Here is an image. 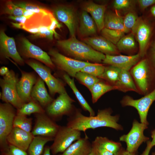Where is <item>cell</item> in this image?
Wrapping results in <instances>:
<instances>
[{
	"mask_svg": "<svg viewBox=\"0 0 155 155\" xmlns=\"http://www.w3.org/2000/svg\"><path fill=\"white\" fill-rule=\"evenodd\" d=\"M110 108L99 110L96 116H87L76 110L68 119L67 126L84 132L88 129H94L101 127L111 128L117 130H122L123 127L118 123V115H112Z\"/></svg>",
	"mask_w": 155,
	"mask_h": 155,
	"instance_id": "obj_1",
	"label": "cell"
},
{
	"mask_svg": "<svg viewBox=\"0 0 155 155\" xmlns=\"http://www.w3.org/2000/svg\"><path fill=\"white\" fill-rule=\"evenodd\" d=\"M57 44L65 53L76 60L98 63L102 61L105 57L104 54L95 50L84 42L79 41L75 37L57 41Z\"/></svg>",
	"mask_w": 155,
	"mask_h": 155,
	"instance_id": "obj_2",
	"label": "cell"
},
{
	"mask_svg": "<svg viewBox=\"0 0 155 155\" xmlns=\"http://www.w3.org/2000/svg\"><path fill=\"white\" fill-rule=\"evenodd\" d=\"M139 91L145 95L155 89V69L145 57L130 70Z\"/></svg>",
	"mask_w": 155,
	"mask_h": 155,
	"instance_id": "obj_3",
	"label": "cell"
},
{
	"mask_svg": "<svg viewBox=\"0 0 155 155\" xmlns=\"http://www.w3.org/2000/svg\"><path fill=\"white\" fill-rule=\"evenodd\" d=\"M19 80L18 75L11 70L0 79L2 90L0 94L1 98L3 101L11 104L17 110L25 103L20 98L17 92L16 84Z\"/></svg>",
	"mask_w": 155,
	"mask_h": 155,
	"instance_id": "obj_4",
	"label": "cell"
},
{
	"mask_svg": "<svg viewBox=\"0 0 155 155\" xmlns=\"http://www.w3.org/2000/svg\"><path fill=\"white\" fill-rule=\"evenodd\" d=\"M131 33L138 42V53L141 58H144L149 45L155 35V24L148 18H139Z\"/></svg>",
	"mask_w": 155,
	"mask_h": 155,
	"instance_id": "obj_5",
	"label": "cell"
},
{
	"mask_svg": "<svg viewBox=\"0 0 155 155\" xmlns=\"http://www.w3.org/2000/svg\"><path fill=\"white\" fill-rule=\"evenodd\" d=\"M81 131L67 126H60L50 147L53 155L64 152L72 143L81 138Z\"/></svg>",
	"mask_w": 155,
	"mask_h": 155,
	"instance_id": "obj_6",
	"label": "cell"
},
{
	"mask_svg": "<svg viewBox=\"0 0 155 155\" xmlns=\"http://www.w3.org/2000/svg\"><path fill=\"white\" fill-rule=\"evenodd\" d=\"M48 53L55 66L73 77L85 66L94 63L67 57L54 49L50 50Z\"/></svg>",
	"mask_w": 155,
	"mask_h": 155,
	"instance_id": "obj_7",
	"label": "cell"
},
{
	"mask_svg": "<svg viewBox=\"0 0 155 155\" xmlns=\"http://www.w3.org/2000/svg\"><path fill=\"white\" fill-rule=\"evenodd\" d=\"M148 128V125L140 123L134 119L130 131L127 134L121 136L119 137V140L126 143L127 151L133 154H136L142 144L149 140V138L144 134V130Z\"/></svg>",
	"mask_w": 155,
	"mask_h": 155,
	"instance_id": "obj_8",
	"label": "cell"
},
{
	"mask_svg": "<svg viewBox=\"0 0 155 155\" xmlns=\"http://www.w3.org/2000/svg\"><path fill=\"white\" fill-rule=\"evenodd\" d=\"M13 106L5 102L0 104V144L1 150L8 144L7 138L12 130L14 119L16 115Z\"/></svg>",
	"mask_w": 155,
	"mask_h": 155,
	"instance_id": "obj_9",
	"label": "cell"
},
{
	"mask_svg": "<svg viewBox=\"0 0 155 155\" xmlns=\"http://www.w3.org/2000/svg\"><path fill=\"white\" fill-rule=\"evenodd\" d=\"M155 101V89L149 93L144 95L142 98L134 99L129 96H124L121 101L122 106H131L137 111L141 123L148 125L147 120L148 113L149 108Z\"/></svg>",
	"mask_w": 155,
	"mask_h": 155,
	"instance_id": "obj_10",
	"label": "cell"
},
{
	"mask_svg": "<svg viewBox=\"0 0 155 155\" xmlns=\"http://www.w3.org/2000/svg\"><path fill=\"white\" fill-rule=\"evenodd\" d=\"M74 102L66 92L60 94L47 106V113L49 116L53 118H58L64 115L70 116L74 112L73 105Z\"/></svg>",
	"mask_w": 155,
	"mask_h": 155,
	"instance_id": "obj_11",
	"label": "cell"
},
{
	"mask_svg": "<svg viewBox=\"0 0 155 155\" xmlns=\"http://www.w3.org/2000/svg\"><path fill=\"white\" fill-rule=\"evenodd\" d=\"M53 11L56 18L67 27L71 37H75L79 20L75 9L70 6L61 5L56 7Z\"/></svg>",
	"mask_w": 155,
	"mask_h": 155,
	"instance_id": "obj_12",
	"label": "cell"
},
{
	"mask_svg": "<svg viewBox=\"0 0 155 155\" xmlns=\"http://www.w3.org/2000/svg\"><path fill=\"white\" fill-rule=\"evenodd\" d=\"M60 127L45 113L36 114V121L31 132L34 136L54 137Z\"/></svg>",
	"mask_w": 155,
	"mask_h": 155,
	"instance_id": "obj_13",
	"label": "cell"
},
{
	"mask_svg": "<svg viewBox=\"0 0 155 155\" xmlns=\"http://www.w3.org/2000/svg\"><path fill=\"white\" fill-rule=\"evenodd\" d=\"M22 53L24 56L36 59L53 69L55 66L50 56L39 47L30 42L27 38H24L22 40Z\"/></svg>",
	"mask_w": 155,
	"mask_h": 155,
	"instance_id": "obj_14",
	"label": "cell"
},
{
	"mask_svg": "<svg viewBox=\"0 0 155 155\" xmlns=\"http://www.w3.org/2000/svg\"><path fill=\"white\" fill-rule=\"evenodd\" d=\"M20 70L21 76L16 84L17 90L20 98L26 103L32 99L31 96V91L38 78L33 72Z\"/></svg>",
	"mask_w": 155,
	"mask_h": 155,
	"instance_id": "obj_15",
	"label": "cell"
},
{
	"mask_svg": "<svg viewBox=\"0 0 155 155\" xmlns=\"http://www.w3.org/2000/svg\"><path fill=\"white\" fill-rule=\"evenodd\" d=\"M0 54L6 58H10L20 65L24 64V60L18 52L14 39L8 36L3 30L0 32Z\"/></svg>",
	"mask_w": 155,
	"mask_h": 155,
	"instance_id": "obj_16",
	"label": "cell"
},
{
	"mask_svg": "<svg viewBox=\"0 0 155 155\" xmlns=\"http://www.w3.org/2000/svg\"><path fill=\"white\" fill-rule=\"evenodd\" d=\"M141 58L138 53L129 56L106 55L102 62L104 64L116 67L121 70L129 71L140 61Z\"/></svg>",
	"mask_w": 155,
	"mask_h": 155,
	"instance_id": "obj_17",
	"label": "cell"
},
{
	"mask_svg": "<svg viewBox=\"0 0 155 155\" xmlns=\"http://www.w3.org/2000/svg\"><path fill=\"white\" fill-rule=\"evenodd\" d=\"M83 41L95 50L105 55H119L116 46L102 36L86 37L83 39Z\"/></svg>",
	"mask_w": 155,
	"mask_h": 155,
	"instance_id": "obj_18",
	"label": "cell"
},
{
	"mask_svg": "<svg viewBox=\"0 0 155 155\" xmlns=\"http://www.w3.org/2000/svg\"><path fill=\"white\" fill-rule=\"evenodd\" d=\"M31 133L18 127H13L7 138L8 144L26 151L34 137Z\"/></svg>",
	"mask_w": 155,
	"mask_h": 155,
	"instance_id": "obj_19",
	"label": "cell"
},
{
	"mask_svg": "<svg viewBox=\"0 0 155 155\" xmlns=\"http://www.w3.org/2000/svg\"><path fill=\"white\" fill-rule=\"evenodd\" d=\"M83 10L90 14L97 26L98 30L101 31L104 28V18L106 7L105 5L96 4L92 1L86 3Z\"/></svg>",
	"mask_w": 155,
	"mask_h": 155,
	"instance_id": "obj_20",
	"label": "cell"
},
{
	"mask_svg": "<svg viewBox=\"0 0 155 155\" xmlns=\"http://www.w3.org/2000/svg\"><path fill=\"white\" fill-rule=\"evenodd\" d=\"M31 96L32 99L43 106H47L53 100L47 91L44 82L40 77L32 88Z\"/></svg>",
	"mask_w": 155,
	"mask_h": 155,
	"instance_id": "obj_21",
	"label": "cell"
},
{
	"mask_svg": "<svg viewBox=\"0 0 155 155\" xmlns=\"http://www.w3.org/2000/svg\"><path fill=\"white\" fill-rule=\"evenodd\" d=\"M79 22L78 30L80 36L88 37L96 34L98 30L96 24L87 12L83 10L80 16Z\"/></svg>",
	"mask_w": 155,
	"mask_h": 155,
	"instance_id": "obj_22",
	"label": "cell"
},
{
	"mask_svg": "<svg viewBox=\"0 0 155 155\" xmlns=\"http://www.w3.org/2000/svg\"><path fill=\"white\" fill-rule=\"evenodd\" d=\"M92 144L86 134L71 144L60 155H88L92 149Z\"/></svg>",
	"mask_w": 155,
	"mask_h": 155,
	"instance_id": "obj_23",
	"label": "cell"
},
{
	"mask_svg": "<svg viewBox=\"0 0 155 155\" xmlns=\"http://www.w3.org/2000/svg\"><path fill=\"white\" fill-rule=\"evenodd\" d=\"M115 86L117 90L123 92L129 91L139 92L129 71L121 70L119 80Z\"/></svg>",
	"mask_w": 155,
	"mask_h": 155,
	"instance_id": "obj_24",
	"label": "cell"
},
{
	"mask_svg": "<svg viewBox=\"0 0 155 155\" xmlns=\"http://www.w3.org/2000/svg\"><path fill=\"white\" fill-rule=\"evenodd\" d=\"M104 23V28L121 31L125 33L129 32L124 27L123 18L117 13L109 12L105 13Z\"/></svg>",
	"mask_w": 155,
	"mask_h": 155,
	"instance_id": "obj_25",
	"label": "cell"
},
{
	"mask_svg": "<svg viewBox=\"0 0 155 155\" xmlns=\"http://www.w3.org/2000/svg\"><path fill=\"white\" fill-rule=\"evenodd\" d=\"M63 77L66 82L73 90L82 108L84 110L89 113L90 116H95L94 111L77 88L74 82V79L71 78L67 74H64Z\"/></svg>",
	"mask_w": 155,
	"mask_h": 155,
	"instance_id": "obj_26",
	"label": "cell"
},
{
	"mask_svg": "<svg viewBox=\"0 0 155 155\" xmlns=\"http://www.w3.org/2000/svg\"><path fill=\"white\" fill-rule=\"evenodd\" d=\"M53 138L42 136H35L28 149L29 155H41L44 147L48 142L53 140Z\"/></svg>",
	"mask_w": 155,
	"mask_h": 155,
	"instance_id": "obj_27",
	"label": "cell"
},
{
	"mask_svg": "<svg viewBox=\"0 0 155 155\" xmlns=\"http://www.w3.org/2000/svg\"><path fill=\"white\" fill-rule=\"evenodd\" d=\"M114 90H117V87L108 83L100 81L96 83L90 90L91 93L93 103H96L106 93Z\"/></svg>",
	"mask_w": 155,
	"mask_h": 155,
	"instance_id": "obj_28",
	"label": "cell"
},
{
	"mask_svg": "<svg viewBox=\"0 0 155 155\" xmlns=\"http://www.w3.org/2000/svg\"><path fill=\"white\" fill-rule=\"evenodd\" d=\"M26 62L46 84L52 75L50 68L35 60H28Z\"/></svg>",
	"mask_w": 155,
	"mask_h": 155,
	"instance_id": "obj_29",
	"label": "cell"
},
{
	"mask_svg": "<svg viewBox=\"0 0 155 155\" xmlns=\"http://www.w3.org/2000/svg\"><path fill=\"white\" fill-rule=\"evenodd\" d=\"M45 111L37 102L32 99L28 102L25 103L20 109H18L16 115L26 116L32 113H42Z\"/></svg>",
	"mask_w": 155,
	"mask_h": 155,
	"instance_id": "obj_30",
	"label": "cell"
},
{
	"mask_svg": "<svg viewBox=\"0 0 155 155\" xmlns=\"http://www.w3.org/2000/svg\"><path fill=\"white\" fill-rule=\"evenodd\" d=\"M135 38L131 32L124 36L116 45L118 50L119 51H129L135 49L136 47Z\"/></svg>",
	"mask_w": 155,
	"mask_h": 155,
	"instance_id": "obj_31",
	"label": "cell"
},
{
	"mask_svg": "<svg viewBox=\"0 0 155 155\" xmlns=\"http://www.w3.org/2000/svg\"><path fill=\"white\" fill-rule=\"evenodd\" d=\"M95 140L101 146L115 155L122 148L121 144L105 137H96Z\"/></svg>",
	"mask_w": 155,
	"mask_h": 155,
	"instance_id": "obj_32",
	"label": "cell"
},
{
	"mask_svg": "<svg viewBox=\"0 0 155 155\" xmlns=\"http://www.w3.org/2000/svg\"><path fill=\"white\" fill-rule=\"evenodd\" d=\"M121 71V69L113 66L105 67L104 72L100 78L115 86L119 80Z\"/></svg>",
	"mask_w": 155,
	"mask_h": 155,
	"instance_id": "obj_33",
	"label": "cell"
},
{
	"mask_svg": "<svg viewBox=\"0 0 155 155\" xmlns=\"http://www.w3.org/2000/svg\"><path fill=\"white\" fill-rule=\"evenodd\" d=\"M46 84L52 95H54L56 93L60 94L66 92L63 83L52 75Z\"/></svg>",
	"mask_w": 155,
	"mask_h": 155,
	"instance_id": "obj_34",
	"label": "cell"
},
{
	"mask_svg": "<svg viewBox=\"0 0 155 155\" xmlns=\"http://www.w3.org/2000/svg\"><path fill=\"white\" fill-rule=\"evenodd\" d=\"M13 127H18L28 132H31L32 119L26 116L16 115L14 120Z\"/></svg>",
	"mask_w": 155,
	"mask_h": 155,
	"instance_id": "obj_35",
	"label": "cell"
},
{
	"mask_svg": "<svg viewBox=\"0 0 155 155\" xmlns=\"http://www.w3.org/2000/svg\"><path fill=\"white\" fill-rule=\"evenodd\" d=\"M102 35L116 45L119 41L125 36L123 31L104 28L101 31Z\"/></svg>",
	"mask_w": 155,
	"mask_h": 155,
	"instance_id": "obj_36",
	"label": "cell"
},
{
	"mask_svg": "<svg viewBox=\"0 0 155 155\" xmlns=\"http://www.w3.org/2000/svg\"><path fill=\"white\" fill-rule=\"evenodd\" d=\"M75 77L89 90L95 84L100 81L98 78L81 71L78 72Z\"/></svg>",
	"mask_w": 155,
	"mask_h": 155,
	"instance_id": "obj_37",
	"label": "cell"
},
{
	"mask_svg": "<svg viewBox=\"0 0 155 155\" xmlns=\"http://www.w3.org/2000/svg\"><path fill=\"white\" fill-rule=\"evenodd\" d=\"M105 66L98 63L86 66L81 71L98 78H100L103 74Z\"/></svg>",
	"mask_w": 155,
	"mask_h": 155,
	"instance_id": "obj_38",
	"label": "cell"
},
{
	"mask_svg": "<svg viewBox=\"0 0 155 155\" xmlns=\"http://www.w3.org/2000/svg\"><path fill=\"white\" fill-rule=\"evenodd\" d=\"M14 3L18 7L26 10L44 16L47 15L48 14L47 11L45 9L36 5L25 2H19Z\"/></svg>",
	"mask_w": 155,
	"mask_h": 155,
	"instance_id": "obj_39",
	"label": "cell"
},
{
	"mask_svg": "<svg viewBox=\"0 0 155 155\" xmlns=\"http://www.w3.org/2000/svg\"><path fill=\"white\" fill-rule=\"evenodd\" d=\"M139 18L134 12L130 11L127 13L123 18L125 28L129 32H131L135 26Z\"/></svg>",
	"mask_w": 155,
	"mask_h": 155,
	"instance_id": "obj_40",
	"label": "cell"
},
{
	"mask_svg": "<svg viewBox=\"0 0 155 155\" xmlns=\"http://www.w3.org/2000/svg\"><path fill=\"white\" fill-rule=\"evenodd\" d=\"M25 10L16 6L11 1H7L5 4L4 12L10 16H23Z\"/></svg>",
	"mask_w": 155,
	"mask_h": 155,
	"instance_id": "obj_41",
	"label": "cell"
},
{
	"mask_svg": "<svg viewBox=\"0 0 155 155\" xmlns=\"http://www.w3.org/2000/svg\"><path fill=\"white\" fill-rule=\"evenodd\" d=\"M145 57L155 69V35L148 48Z\"/></svg>",
	"mask_w": 155,
	"mask_h": 155,
	"instance_id": "obj_42",
	"label": "cell"
},
{
	"mask_svg": "<svg viewBox=\"0 0 155 155\" xmlns=\"http://www.w3.org/2000/svg\"><path fill=\"white\" fill-rule=\"evenodd\" d=\"M1 151V155H28L26 151L9 144Z\"/></svg>",
	"mask_w": 155,
	"mask_h": 155,
	"instance_id": "obj_43",
	"label": "cell"
},
{
	"mask_svg": "<svg viewBox=\"0 0 155 155\" xmlns=\"http://www.w3.org/2000/svg\"><path fill=\"white\" fill-rule=\"evenodd\" d=\"M133 4V1L129 0H115L114 1V8L118 10H126L130 8Z\"/></svg>",
	"mask_w": 155,
	"mask_h": 155,
	"instance_id": "obj_44",
	"label": "cell"
},
{
	"mask_svg": "<svg viewBox=\"0 0 155 155\" xmlns=\"http://www.w3.org/2000/svg\"><path fill=\"white\" fill-rule=\"evenodd\" d=\"M137 2L140 8L143 10L155 5V0H138Z\"/></svg>",
	"mask_w": 155,
	"mask_h": 155,
	"instance_id": "obj_45",
	"label": "cell"
},
{
	"mask_svg": "<svg viewBox=\"0 0 155 155\" xmlns=\"http://www.w3.org/2000/svg\"><path fill=\"white\" fill-rule=\"evenodd\" d=\"M54 33H55L53 32L49 29L46 31L39 32L35 34L34 36L37 37L46 38L52 40Z\"/></svg>",
	"mask_w": 155,
	"mask_h": 155,
	"instance_id": "obj_46",
	"label": "cell"
},
{
	"mask_svg": "<svg viewBox=\"0 0 155 155\" xmlns=\"http://www.w3.org/2000/svg\"><path fill=\"white\" fill-rule=\"evenodd\" d=\"M8 18L24 24H25L27 20L28 19V18L24 16H16L9 15L8 17Z\"/></svg>",
	"mask_w": 155,
	"mask_h": 155,
	"instance_id": "obj_47",
	"label": "cell"
},
{
	"mask_svg": "<svg viewBox=\"0 0 155 155\" xmlns=\"http://www.w3.org/2000/svg\"><path fill=\"white\" fill-rule=\"evenodd\" d=\"M96 143L100 155H115L113 153L108 151L100 146L94 140Z\"/></svg>",
	"mask_w": 155,
	"mask_h": 155,
	"instance_id": "obj_48",
	"label": "cell"
},
{
	"mask_svg": "<svg viewBox=\"0 0 155 155\" xmlns=\"http://www.w3.org/2000/svg\"><path fill=\"white\" fill-rule=\"evenodd\" d=\"M149 13L150 16L148 18L155 24V5L150 7Z\"/></svg>",
	"mask_w": 155,
	"mask_h": 155,
	"instance_id": "obj_49",
	"label": "cell"
},
{
	"mask_svg": "<svg viewBox=\"0 0 155 155\" xmlns=\"http://www.w3.org/2000/svg\"><path fill=\"white\" fill-rule=\"evenodd\" d=\"M92 150L88 155H100L98 149L96 142L94 140L92 142Z\"/></svg>",
	"mask_w": 155,
	"mask_h": 155,
	"instance_id": "obj_50",
	"label": "cell"
},
{
	"mask_svg": "<svg viewBox=\"0 0 155 155\" xmlns=\"http://www.w3.org/2000/svg\"><path fill=\"white\" fill-rule=\"evenodd\" d=\"M150 140H149L146 142L147 146L144 150L143 152L141 155H149L150 150L152 148L150 143Z\"/></svg>",
	"mask_w": 155,
	"mask_h": 155,
	"instance_id": "obj_51",
	"label": "cell"
},
{
	"mask_svg": "<svg viewBox=\"0 0 155 155\" xmlns=\"http://www.w3.org/2000/svg\"><path fill=\"white\" fill-rule=\"evenodd\" d=\"M115 155H137V154H136L131 153L122 147Z\"/></svg>",
	"mask_w": 155,
	"mask_h": 155,
	"instance_id": "obj_52",
	"label": "cell"
},
{
	"mask_svg": "<svg viewBox=\"0 0 155 155\" xmlns=\"http://www.w3.org/2000/svg\"><path fill=\"white\" fill-rule=\"evenodd\" d=\"M9 71L7 67L5 66L2 67L0 69V74L1 76H3L7 74Z\"/></svg>",
	"mask_w": 155,
	"mask_h": 155,
	"instance_id": "obj_53",
	"label": "cell"
},
{
	"mask_svg": "<svg viewBox=\"0 0 155 155\" xmlns=\"http://www.w3.org/2000/svg\"><path fill=\"white\" fill-rule=\"evenodd\" d=\"M151 137L152 138V140L150 141V144L152 148L155 146V129L152 130L151 132Z\"/></svg>",
	"mask_w": 155,
	"mask_h": 155,
	"instance_id": "obj_54",
	"label": "cell"
},
{
	"mask_svg": "<svg viewBox=\"0 0 155 155\" xmlns=\"http://www.w3.org/2000/svg\"><path fill=\"white\" fill-rule=\"evenodd\" d=\"M36 13H35L31 11L25 10L23 13V16L27 17L28 18V19H29Z\"/></svg>",
	"mask_w": 155,
	"mask_h": 155,
	"instance_id": "obj_55",
	"label": "cell"
},
{
	"mask_svg": "<svg viewBox=\"0 0 155 155\" xmlns=\"http://www.w3.org/2000/svg\"><path fill=\"white\" fill-rule=\"evenodd\" d=\"M50 150V147L46 146L44 149L43 155H51Z\"/></svg>",
	"mask_w": 155,
	"mask_h": 155,
	"instance_id": "obj_56",
	"label": "cell"
},
{
	"mask_svg": "<svg viewBox=\"0 0 155 155\" xmlns=\"http://www.w3.org/2000/svg\"><path fill=\"white\" fill-rule=\"evenodd\" d=\"M151 155H155V151L152 152Z\"/></svg>",
	"mask_w": 155,
	"mask_h": 155,
	"instance_id": "obj_57",
	"label": "cell"
}]
</instances>
